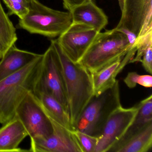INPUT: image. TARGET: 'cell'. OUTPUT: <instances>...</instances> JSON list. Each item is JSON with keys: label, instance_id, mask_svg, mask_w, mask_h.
<instances>
[{"label": "cell", "instance_id": "6", "mask_svg": "<svg viewBox=\"0 0 152 152\" xmlns=\"http://www.w3.org/2000/svg\"><path fill=\"white\" fill-rule=\"evenodd\" d=\"M33 93L35 95L40 93L51 95L68 112L61 64L57 52L51 43L43 54L41 69Z\"/></svg>", "mask_w": 152, "mask_h": 152}, {"label": "cell", "instance_id": "18", "mask_svg": "<svg viewBox=\"0 0 152 152\" xmlns=\"http://www.w3.org/2000/svg\"><path fill=\"white\" fill-rule=\"evenodd\" d=\"M137 105L138 108L137 115L124 135L119 140L127 138L137 133L152 123V95H150L141 100L137 104Z\"/></svg>", "mask_w": 152, "mask_h": 152}, {"label": "cell", "instance_id": "9", "mask_svg": "<svg viewBox=\"0 0 152 152\" xmlns=\"http://www.w3.org/2000/svg\"><path fill=\"white\" fill-rule=\"evenodd\" d=\"M138 108L137 104L129 108H124L121 105L111 114L98 137L95 152H108L130 126L137 115Z\"/></svg>", "mask_w": 152, "mask_h": 152}, {"label": "cell", "instance_id": "10", "mask_svg": "<svg viewBox=\"0 0 152 152\" xmlns=\"http://www.w3.org/2000/svg\"><path fill=\"white\" fill-rule=\"evenodd\" d=\"M85 25L72 23L57 39L65 54L73 62L80 61L98 33Z\"/></svg>", "mask_w": 152, "mask_h": 152}, {"label": "cell", "instance_id": "3", "mask_svg": "<svg viewBox=\"0 0 152 152\" xmlns=\"http://www.w3.org/2000/svg\"><path fill=\"white\" fill-rule=\"evenodd\" d=\"M132 48L126 35L114 28L100 32L79 62L93 73L123 58Z\"/></svg>", "mask_w": 152, "mask_h": 152}, {"label": "cell", "instance_id": "27", "mask_svg": "<svg viewBox=\"0 0 152 152\" xmlns=\"http://www.w3.org/2000/svg\"><path fill=\"white\" fill-rule=\"evenodd\" d=\"M118 2H119V6L120 7L121 6L122 3V0H118Z\"/></svg>", "mask_w": 152, "mask_h": 152}, {"label": "cell", "instance_id": "2", "mask_svg": "<svg viewBox=\"0 0 152 152\" xmlns=\"http://www.w3.org/2000/svg\"><path fill=\"white\" fill-rule=\"evenodd\" d=\"M42 56L39 55L20 71L0 81V124L3 125L11 120L26 94L34 92L41 69Z\"/></svg>", "mask_w": 152, "mask_h": 152}, {"label": "cell", "instance_id": "7", "mask_svg": "<svg viewBox=\"0 0 152 152\" xmlns=\"http://www.w3.org/2000/svg\"><path fill=\"white\" fill-rule=\"evenodd\" d=\"M15 115L23 125L31 139L44 138L53 132V127L34 93L28 92L16 109Z\"/></svg>", "mask_w": 152, "mask_h": 152}, {"label": "cell", "instance_id": "12", "mask_svg": "<svg viewBox=\"0 0 152 152\" xmlns=\"http://www.w3.org/2000/svg\"><path fill=\"white\" fill-rule=\"evenodd\" d=\"M136 51L137 47L135 46L132 48L123 58L117 59L91 74L93 96H98L113 86L117 81L116 76L134 57Z\"/></svg>", "mask_w": 152, "mask_h": 152}, {"label": "cell", "instance_id": "16", "mask_svg": "<svg viewBox=\"0 0 152 152\" xmlns=\"http://www.w3.org/2000/svg\"><path fill=\"white\" fill-rule=\"evenodd\" d=\"M152 123L137 133L121 140L107 152H147L152 148Z\"/></svg>", "mask_w": 152, "mask_h": 152}, {"label": "cell", "instance_id": "25", "mask_svg": "<svg viewBox=\"0 0 152 152\" xmlns=\"http://www.w3.org/2000/svg\"><path fill=\"white\" fill-rule=\"evenodd\" d=\"M115 30H116V29H115ZM116 30L121 32L122 33L126 35V37L128 39V40L130 44L131 45L132 47H134L136 46V43H137V37H136V35L133 33L124 29H117Z\"/></svg>", "mask_w": 152, "mask_h": 152}, {"label": "cell", "instance_id": "17", "mask_svg": "<svg viewBox=\"0 0 152 152\" xmlns=\"http://www.w3.org/2000/svg\"><path fill=\"white\" fill-rule=\"evenodd\" d=\"M35 96L49 117L73 131L68 112L58 100L47 93H40Z\"/></svg>", "mask_w": 152, "mask_h": 152}, {"label": "cell", "instance_id": "24", "mask_svg": "<svg viewBox=\"0 0 152 152\" xmlns=\"http://www.w3.org/2000/svg\"><path fill=\"white\" fill-rule=\"evenodd\" d=\"M142 66L146 72L152 73V45L147 48L143 54L140 60Z\"/></svg>", "mask_w": 152, "mask_h": 152}, {"label": "cell", "instance_id": "15", "mask_svg": "<svg viewBox=\"0 0 152 152\" xmlns=\"http://www.w3.org/2000/svg\"><path fill=\"white\" fill-rule=\"evenodd\" d=\"M39 55L19 49L15 44L12 45L0 61V81L20 71Z\"/></svg>", "mask_w": 152, "mask_h": 152}, {"label": "cell", "instance_id": "22", "mask_svg": "<svg viewBox=\"0 0 152 152\" xmlns=\"http://www.w3.org/2000/svg\"><path fill=\"white\" fill-rule=\"evenodd\" d=\"M124 82L130 88L136 87L139 84L146 88L152 87V76L149 75H140L136 72H130L124 78Z\"/></svg>", "mask_w": 152, "mask_h": 152}, {"label": "cell", "instance_id": "13", "mask_svg": "<svg viewBox=\"0 0 152 152\" xmlns=\"http://www.w3.org/2000/svg\"><path fill=\"white\" fill-rule=\"evenodd\" d=\"M72 23L82 24L100 32L108 24V17L93 0H86L69 11Z\"/></svg>", "mask_w": 152, "mask_h": 152}, {"label": "cell", "instance_id": "14", "mask_svg": "<svg viewBox=\"0 0 152 152\" xmlns=\"http://www.w3.org/2000/svg\"><path fill=\"white\" fill-rule=\"evenodd\" d=\"M28 136L18 117L15 116L0 128V152H26L18 146Z\"/></svg>", "mask_w": 152, "mask_h": 152}, {"label": "cell", "instance_id": "23", "mask_svg": "<svg viewBox=\"0 0 152 152\" xmlns=\"http://www.w3.org/2000/svg\"><path fill=\"white\" fill-rule=\"evenodd\" d=\"M152 45V31H151L138 39L136 45L137 47L136 54L129 63L140 62L143 54L146 50L148 47Z\"/></svg>", "mask_w": 152, "mask_h": 152}, {"label": "cell", "instance_id": "4", "mask_svg": "<svg viewBox=\"0 0 152 152\" xmlns=\"http://www.w3.org/2000/svg\"><path fill=\"white\" fill-rule=\"evenodd\" d=\"M121 106L119 81L98 96H93L80 115L75 127L93 137H99L111 114Z\"/></svg>", "mask_w": 152, "mask_h": 152}, {"label": "cell", "instance_id": "1", "mask_svg": "<svg viewBox=\"0 0 152 152\" xmlns=\"http://www.w3.org/2000/svg\"><path fill=\"white\" fill-rule=\"evenodd\" d=\"M60 60L71 124L75 130L83 110L93 96L91 74L80 63H75L65 54L56 39L51 40Z\"/></svg>", "mask_w": 152, "mask_h": 152}, {"label": "cell", "instance_id": "19", "mask_svg": "<svg viewBox=\"0 0 152 152\" xmlns=\"http://www.w3.org/2000/svg\"><path fill=\"white\" fill-rule=\"evenodd\" d=\"M17 40L16 28L0 1V59Z\"/></svg>", "mask_w": 152, "mask_h": 152}, {"label": "cell", "instance_id": "26", "mask_svg": "<svg viewBox=\"0 0 152 152\" xmlns=\"http://www.w3.org/2000/svg\"><path fill=\"white\" fill-rule=\"evenodd\" d=\"M85 1L86 0H63L64 7L68 11L75 7L80 5Z\"/></svg>", "mask_w": 152, "mask_h": 152}, {"label": "cell", "instance_id": "20", "mask_svg": "<svg viewBox=\"0 0 152 152\" xmlns=\"http://www.w3.org/2000/svg\"><path fill=\"white\" fill-rule=\"evenodd\" d=\"M8 9V15H15L23 19L29 12L31 0H2Z\"/></svg>", "mask_w": 152, "mask_h": 152}, {"label": "cell", "instance_id": "8", "mask_svg": "<svg viewBox=\"0 0 152 152\" xmlns=\"http://www.w3.org/2000/svg\"><path fill=\"white\" fill-rule=\"evenodd\" d=\"M120 8L121 17L115 29L128 30L137 39L152 31V0H122Z\"/></svg>", "mask_w": 152, "mask_h": 152}, {"label": "cell", "instance_id": "21", "mask_svg": "<svg viewBox=\"0 0 152 152\" xmlns=\"http://www.w3.org/2000/svg\"><path fill=\"white\" fill-rule=\"evenodd\" d=\"M82 152H95L98 138L78 130L72 131Z\"/></svg>", "mask_w": 152, "mask_h": 152}, {"label": "cell", "instance_id": "5", "mask_svg": "<svg viewBox=\"0 0 152 152\" xmlns=\"http://www.w3.org/2000/svg\"><path fill=\"white\" fill-rule=\"evenodd\" d=\"M72 23L69 11L55 10L38 0H31L29 12L19 19L17 26L32 34H38L50 38L59 36Z\"/></svg>", "mask_w": 152, "mask_h": 152}, {"label": "cell", "instance_id": "11", "mask_svg": "<svg viewBox=\"0 0 152 152\" xmlns=\"http://www.w3.org/2000/svg\"><path fill=\"white\" fill-rule=\"evenodd\" d=\"M49 118L53 127L52 134L44 138L31 139L29 152H82L72 131Z\"/></svg>", "mask_w": 152, "mask_h": 152}]
</instances>
